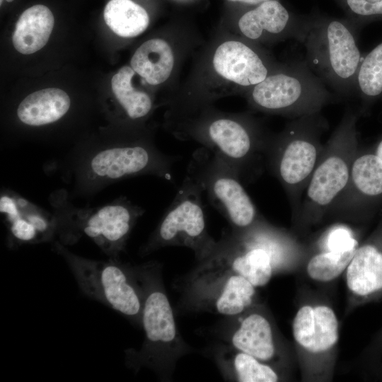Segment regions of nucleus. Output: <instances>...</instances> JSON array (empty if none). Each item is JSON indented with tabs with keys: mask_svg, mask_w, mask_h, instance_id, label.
Returning a JSON list of instances; mask_svg holds the SVG:
<instances>
[{
	"mask_svg": "<svg viewBox=\"0 0 382 382\" xmlns=\"http://www.w3.org/2000/svg\"><path fill=\"white\" fill-rule=\"evenodd\" d=\"M103 16L108 27L123 37L140 35L149 23L146 10L132 0H110L105 7Z\"/></svg>",
	"mask_w": 382,
	"mask_h": 382,
	"instance_id": "20",
	"label": "nucleus"
},
{
	"mask_svg": "<svg viewBox=\"0 0 382 382\" xmlns=\"http://www.w3.org/2000/svg\"><path fill=\"white\" fill-rule=\"evenodd\" d=\"M134 72L130 66H122L112 76L111 86L115 98L127 116L132 120H137L150 112L152 101L147 93L137 90L133 86Z\"/></svg>",
	"mask_w": 382,
	"mask_h": 382,
	"instance_id": "22",
	"label": "nucleus"
},
{
	"mask_svg": "<svg viewBox=\"0 0 382 382\" xmlns=\"http://www.w3.org/2000/svg\"><path fill=\"white\" fill-rule=\"evenodd\" d=\"M340 99L306 61L280 66L253 86L250 93V102L256 109L291 119L319 113Z\"/></svg>",
	"mask_w": 382,
	"mask_h": 382,
	"instance_id": "5",
	"label": "nucleus"
},
{
	"mask_svg": "<svg viewBox=\"0 0 382 382\" xmlns=\"http://www.w3.org/2000/svg\"><path fill=\"white\" fill-rule=\"evenodd\" d=\"M54 24L50 9L41 4L26 9L18 18L13 33L15 49L21 54H33L47 42Z\"/></svg>",
	"mask_w": 382,
	"mask_h": 382,
	"instance_id": "16",
	"label": "nucleus"
},
{
	"mask_svg": "<svg viewBox=\"0 0 382 382\" xmlns=\"http://www.w3.org/2000/svg\"><path fill=\"white\" fill-rule=\"evenodd\" d=\"M131 67L151 85L166 81L171 74L174 56L169 44L164 40L154 38L144 42L135 51Z\"/></svg>",
	"mask_w": 382,
	"mask_h": 382,
	"instance_id": "19",
	"label": "nucleus"
},
{
	"mask_svg": "<svg viewBox=\"0 0 382 382\" xmlns=\"http://www.w3.org/2000/svg\"><path fill=\"white\" fill-rule=\"evenodd\" d=\"M303 18L291 13L279 1L269 0L243 13L238 26L250 40L296 39Z\"/></svg>",
	"mask_w": 382,
	"mask_h": 382,
	"instance_id": "14",
	"label": "nucleus"
},
{
	"mask_svg": "<svg viewBox=\"0 0 382 382\" xmlns=\"http://www.w3.org/2000/svg\"><path fill=\"white\" fill-rule=\"evenodd\" d=\"M203 194L200 186L186 175L146 250L183 245L193 249L198 257L209 255L216 243L207 231Z\"/></svg>",
	"mask_w": 382,
	"mask_h": 382,
	"instance_id": "8",
	"label": "nucleus"
},
{
	"mask_svg": "<svg viewBox=\"0 0 382 382\" xmlns=\"http://www.w3.org/2000/svg\"><path fill=\"white\" fill-rule=\"evenodd\" d=\"M236 350L247 353L266 362L276 353L273 332L269 320L260 313L245 316L231 337Z\"/></svg>",
	"mask_w": 382,
	"mask_h": 382,
	"instance_id": "18",
	"label": "nucleus"
},
{
	"mask_svg": "<svg viewBox=\"0 0 382 382\" xmlns=\"http://www.w3.org/2000/svg\"><path fill=\"white\" fill-rule=\"evenodd\" d=\"M359 112L347 106L324 149L303 192L296 224L305 228L324 216L347 186L358 151L357 123Z\"/></svg>",
	"mask_w": 382,
	"mask_h": 382,
	"instance_id": "3",
	"label": "nucleus"
},
{
	"mask_svg": "<svg viewBox=\"0 0 382 382\" xmlns=\"http://www.w3.org/2000/svg\"><path fill=\"white\" fill-rule=\"evenodd\" d=\"M6 1H8V2H11V1H13V0H6ZM1 3H2V0H1Z\"/></svg>",
	"mask_w": 382,
	"mask_h": 382,
	"instance_id": "32",
	"label": "nucleus"
},
{
	"mask_svg": "<svg viewBox=\"0 0 382 382\" xmlns=\"http://www.w3.org/2000/svg\"><path fill=\"white\" fill-rule=\"evenodd\" d=\"M180 158L167 156L151 145L134 143L97 153L90 161V170L94 177L102 180L150 173L171 180L173 164Z\"/></svg>",
	"mask_w": 382,
	"mask_h": 382,
	"instance_id": "10",
	"label": "nucleus"
},
{
	"mask_svg": "<svg viewBox=\"0 0 382 382\" xmlns=\"http://www.w3.org/2000/svg\"><path fill=\"white\" fill-rule=\"evenodd\" d=\"M359 32L347 18L315 15L303 18L295 39L304 46L310 69L340 98L355 93L363 58Z\"/></svg>",
	"mask_w": 382,
	"mask_h": 382,
	"instance_id": "1",
	"label": "nucleus"
},
{
	"mask_svg": "<svg viewBox=\"0 0 382 382\" xmlns=\"http://www.w3.org/2000/svg\"><path fill=\"white\" fill-rule=\"evenodd\" d=\"M374 154L377 156L382 163V138L378 141Z\"/></svg>",
	"mask_w": 382,
	"mask_h": 382,
	"instance_id": "30",
	"label": "nucleus"
},
{
	"mask_svg": "<svg viewBox=\"0 0 382 382\" xmlns=\"http://www.w3.org/2000/svg\"><path fill=\"white\" fill-rule=\"evenodd\" d=\"M311 321L301 347L313 354H321L333 348L339 340V323L330 306H313Z\"/></svg>",
	"mask_w": 382,
	"mask_h": 382,
	"instance_id": "21",
	"label": "nucleus"
},
{
	"mask_svg": "<svg viewBox=\"0 0 382 382\" xmlns=\"http://www.w3.org/2000/svg\"><path fill=\"white\" fill-rule=\"evenodd\" d=\"M232 366L240 382H275L277 372L265 362L253 356L237 350L232 358Z\"/></svg>",
	"mask_w": 382,
	"mask_h": 382,
	"instance_id": "27",
	"label": "nucleus"
},
{
	"mask_svg": "<svg viewBox=\"0 0 382 382\" xmlns=\"http://www.w3.org/2000/svg\"><path fill=\"white\" fill-rule=\"evenodd\" d=\"M328 127L319 112L292 119L279 134L270 137L265 166L283 187L295 223L303 192L324 149L321 137Z\"/></svg>",
	"mask_w": 382,
	"mask_h": 382,
	"instance_id": "2",
	"label": "nucleus"
},
{
	"mask_svg": "<svg viewBox=\"0 0 382 382\" xmlns=\"http://www.w3.org/2000/svg\"><path fill=\"white\" fill-rule=\"evenodd\" d=\"M145 286L140 289L142 298L141 323L146 340L141 358L151 362L158 350L173 342L176 337L173 311L165 293L149 275H143Z\"/></svg>",
	"mask_w": 382,
	"mask_h": 382,
	"instance_id": "11",
	"label": "nucleus"
},
{
	"mask_svg": "<svg viewBox=\"0 0 382 382\" xmlns=\"http://www.w3.org/2000/svg\"><path fill=\"white\" fill-rule=\"evenodd\" d=\"M347 18L357 28L382 20V0H337Z\"/></svg>",
	"mask_w": 382,
	"mask_h": 382,
	"instance_id": "28",
	"label": "nucleus"
},
{
	"mask_svg": "<svg viewBox=\"0 0 382 382\" xmlns=\"http://www.w3.org/2000/svg\"><path fill=\"white\" fill-rule=\"evenodd\" d=\"M71 101L64 91L50 88L28 95L18 105L17 115L24 124L41 126L54 122L69 110Z\"/></svg>",
	"mask_w": 382,
	"mask_h": 382,
	"instance_id": "17",
	"label": "nucleus"
},
{
	"mask_svg": "<svg viewBox=\"0 0 382 382\" xmlns=\"http://www.w3.org/2000/svg\"><path fill=\"white\" fill-rule=\"evenodd\" d=\"M359 245L346 269L350 292L369 298L382 291V233Z\"/></svg>",
	"mask_w": 382,
	"mask_h": 382,
	"instance_id": "15",
	"label": "nucleus"
},
{
	"mask_svg": "<svg viewBox=\"0 0 382 382\" xmlns=\"http://www.w3.org/2000/svg\"><path fill=\"white\" fill-rule=\"evenodd\" d=\"M255 294V287L248 280L231 274L216 299L215 308L222 315H238L250 306Z\"/></svg>",
	"mask_w": 382,
	"mask_h": 382,
	"instance_id": "24",
	"label": "nucleus"
},
{
	"mask_svg": "<svg viewBox=\"0 0 382 382\" xmlns=\"http://www.w3.org/2000/svg\"><path fill=\"white\" fill-rule=\"evenodd\" d=\"M186 175L200 186L234 231L248 228L261 217L238 175L205 147L193 152Z\"/></svg>",
	"mask_w": 382,
	"mask_h": 382,
	"instance_id": "6",
	"label": "nucleus"
},
{
	"mask_svg": "<svg viewBox=\"0 0 382 382\" xmlns=\"http://www.w3.org/2000/svg\"><path fill=\"white\" fill-rule=\"evenodd\" d=\"M213 66L224 79L244 87L255 86L274 71L259 52L236 40L224 42L216 48Z\"/></svg>",
	"mask_w": 382,
	"mask_h": 382,
	"instance_id": "13",
	"label": "nucleus"
},
{
	"mask_svg": "<svg viewBox=\"0 0 382 382\" xmlns=\"http://www.w3.org/2000/svg\"><path fill=\"white\" fill-rule=\"evenodd\" d=\"M355 94L365 103L382 98V41L363 57L356 79Z\"/></svg>",
	"mask_w": 382,
	"mask_h": 382,
	"instance_id": "23",
	"label": "nucleus"
},
{
	"mask_svg": "<svg viewBox=\"0 0 382 382\" xmlns=\"http://www.w3.org/2000/svg\"><path fill=\"white\" fill-rule=\"evenodd\" d=\"M382 198V163L374 153L357 151L348 183L333 201L324 219L357 221Z\"/></svg>",
	"mask_w": 382,
	"mask_h": 382,
	"instance_id": "9",
	"label": "nucleus"
},
{
	"mask_svg": "<svg viewBox=\"0 0 382 382\" xmlns=\"http://www.w3.org/2000/svg\"><path fill=\"white\" fill-rule=\"evenodd\" d=\"M1 212L8 215L11 232L20 241L31 242L49 231L50 224L43 216L37 213H19L15 201L9 197H1Z\"/></svg>",
	"mask_w": 382,
	"mask_h": 382,
	"instance_id": "26",
	"label": "nucleus"
},
{
	"mask_svg": "<svg viewBox=\"0 0 382 382\" xmlns=\"http://www.w3.org/2000/svg\"><path fill=\"white\" fill-rule=\"evenodd\" d=\"M358 247L342 250H321L313 255L306 265L308 277L317 282H330L345 270Z\"/></svg>",
	"mask_w": 382,
	"mask_h": 382,
	"instance_id": "25",
	"label": "nucleus"
},
{
	"mask_svg": "<svg viewBox=\"0 0 382 382\" xmlns=\"http://www.w3.org/2000/svg\"><path fill=\"white\" fill-rule=\"evenodd\" d=\"M210 118L183 127L178 133L200 142L224 161L243 185L257 180L265 166V152L270 136L264 134L251 120L212 115Z\"/></svg>",
	"mask_w": 382,
	"mask_h": 382,
	"instance_id": "4",
	"label": "nucleus"
},
{
	"mask_svg": "<svg viewBox=\"0 0 382 382\" xmlns=\"http://www.w3.org/2000/svg\"><path fill=\"white\" fill-rule=\"evenodd\" d=\"M59 249L86 295L129 318L141 319V290L125 267L115 260H89Z\"/></svg>",
	"mask_w": 382,
	"mask_h": 382,
	"instance_id": "7",
	"label": "nucleus"
},
{
	"mask_svg": "<svg viewBox=\"0 0 382 382\" xmlns=\"http://www.w3.org/2000/svg\"><path fill=\"white\" fill-rule=\"evenodd\" d=\"M359 246L358 240L352 229L347 224L341 223L332 225L318 241L320 251L342 250Z\"/></svg>",
	"mask_w": 382,
	"mask_h": 382,
	"instance_id": "29",
	"label": "nucleus"
},
{
	"mask_svg": "<svg viewBox=\"0 0 382 382\" xmlns=\"http://www.w3.org/2000/svg\"><path fill=\"white\" fill-rule=\"evenodd\" d=\"M231 1L241 2L249 5H257L262 2L269 1V0H229Z\"/></svg>",
	"mask_w": 382,
	"mask_h": 382,
	"instance_id": "31",
	"label": "nucleus"
},
{
	"mask_svg": "<svg viewBox=\"0 0 382 382\" xmlns=\"http://www.w3.org/2000/svg\"><path fill=\"white\" fill-rule=\"evenodd\" d=\"M142 212L141 208L129 202H115L84 219L80 228L108 255H115L123 248Z\"/></svg>",
	"mask_w": 382,
	"mask_h": 382,
	"instance_id": "12",
	"label": "nucleus"
}]
</instances>
